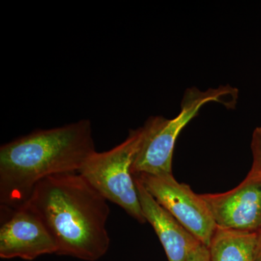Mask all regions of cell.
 <instances>
[{
    "mask_svg": "<svg viewBox=\"0 0 261 261\" xmlns=\"http://www.w3.org/2000/svg\"><path fill=\"white\" fill-rule=\"evenodd\" d=\"M28 204L58 245L56 255L97 261L109 250L108 200L79 172L39 182Z\"/></svg>",
    "mask_w": 261,
    "mask_h": 261,
    "instance_id": "obj_1",
    "label": "cell"
},
{
    "mask_svg": "<svg viewBox=\"0 0 261 261\" xmlns=\"http://www.w3.org/2000/svg\"><path fill=\"white\" fill-rule=\"evenodd\" d=\"M96 152L89 120L19 137L0 147V202L15 210L29 202L44 178L79 172Z\"/></svg>",
    "mask_w": 261,
    "mask_h": 261,
    "instance_id": "obj_2",
    "label": "cell"
},
{
    "mask_svg": "<svg viewBox=\"0 0 261 261\" xmlns=\"http://www.w3.org/2000/svg\"><path fill=\"white\" fill-rule=\"evenodd\" d=\"M238 98V89L229 85L205 91L197 87L187 89L177 116L171 119L163 116L151 117L141 127L142 137L132 166L133 176L173 174V150L184 128L207 103H220L231 109L236 106Z\"/></svg>",
    "mask_w": 261,
    "mask_h": 261,
    "instance_id": "obj_3",
    "label": "cell"
},
{
    "mask_svg": "<svg viewBox=\"0 0 261 261\" xmlns=\"http://www.w3.org/2000/svg\"><path fill=\"white\" fill-rule=\"evenodd\" d=\"M142 128L130 130L126 140L106 152H94L79 173L108 201L120 206L141 224L147 222L132 173Z\"/></svg>",
    "mask_w": 261,
    "mask_h": 261,
    "instance_id": "obj_4",
    "label": "cell"
},
{
    "mask_svg": "<svg viewBox=\"0 0 261 261\" xmlns=\"http://www.w3.org/2000/svg\"><path fill=\"white\" fill-rule=\"evenodd\" d=\"M134 177L189 232L209 247L217 226L200 195L176 181L173 174H139Z\"/></svg>",
    "mask_w": 261,
    "mask_h": 261,
    "instance_id": "obj_5",
    "label": "cell"
},
{
    "mask_svg": "<svg viewBox=\"0 0 261 261\" xmlns=\"http://www.w3.org/2000/svg\"><path fill=\"white\" fill-rule=\"evenodd\" d=\"M3 211L9 214L0 228L1 258L34 260L41 255L57 254L56 240L28 204L15 210Z\"/></svg>",
    "mask_w": 261,
    "mask_h": 261,
    "instance_id": "obj_6",
    "label": "cell"
},
{
    "mask_svg": "<svg viewBox=\"0 0 261 261\" xmlns=\"http://www.w3.org/2000/svg\"><path fill=\"white\" fill-rule=\"evenodd\" d=\"M218 227L257 231L261 226V177L247 174L238 187L223 193L200 195Z\"/></svg>",
    "mask_w": 261,
    "mask_h": 261,
    "instance_id": "obj_7",
    "label": "cell"
},
{
    "mask_svg": "<svg viewBox=\"0 0 261 261\" xmlns=\"http://www.w3.org/2000/svg\"><path fill=\"white\" fill-rule=\"evenodd\" d=\"M135 180L144 216L159 237L168 261H187L192 250L202 243L158 203L137 178Z\"/></svg>",
    "mask_w": 261,
    "mask_h": 261,
    "instance_id": "obj_8",
    "label": "cell"
},
{
    "mask_svg": "<svg viewBox=\"0 0 261 261\" xmlns=\"http://www.w3.org/2000/svg\"><path fill=\"white\" fill-rule=\"evenodd\" d=\"M257 231L216 228L208 247L210 261H255Z\"/></svg>",
    "mask_w": 261,
    "mask_h": 261,
    "instance_id": "obj_9",
    "label": "cell"
},
{
    "mask_svg": "<svg viewBox=\"0 0 261 261\" xmlns=\"http://www.w3.org/2000/svg\"><path fill=\"white\" fill-rule=\"evenodd\" d=\"M252 164L249 174L261 177V127H257L252 136Z\"/></svg>",
    "mask_w": 261,
    "mask_h": 261,
    "instance_id": "obj_10",
    "label": "cell"
},
{
    "mask_svg": "<svg viewBox=\"0 0 261 261\" xmlns=\"http://www.w3.org/2000/svg\"><path fill=\"white\" fill-rule=\"evenodd\" d=\"M187 261H210L208 247L201 244L195 250H192Z\"/></svg>",
    "mask_w": 261,
    "mask_h": 261,
    "instance_id": "obj_11",
    "label": "cell"
},
{
    "mask_svg": "<svg viewBox=\"0 0 261 261\" xmlns=\"http://www.w3.org/2000/svg\"><path fill=\"white\" fill-rule=\"evenodd\" d=\"M257 254L256 260L261 261V226L257 231Z\"/></svg>",
    "mask_w": 261,
    "mask_h": 261,
    "instance_id": "obj_12",
    "label": "cell"
}]
</instances>
